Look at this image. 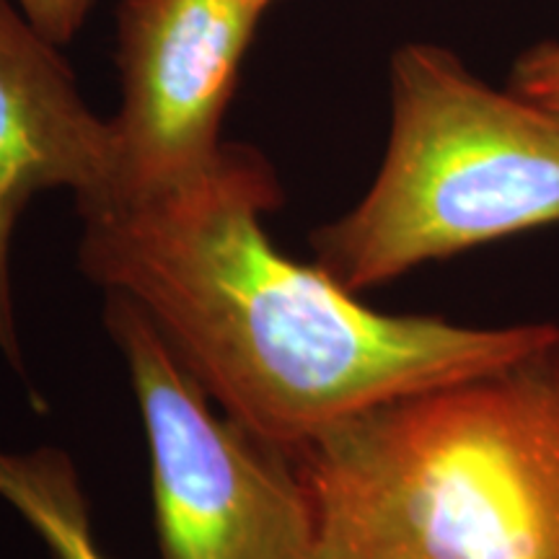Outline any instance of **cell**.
<instances>
[{
	"mask_svg": "<svg viewBox=\"0 0 559 559\" xmlns=\"http://www.w3.org/2000/svg\"><path fill=\"white\" fill-rule=\"evenodd\" d=\"M32 24L55 45H68L81 32L94 0H16Z\"/></svg>",
	"mask_w": 559,
	"mask_h": 559,
	"instance_id": "9",
	"label": "cell"
},
{
	"mask_svg": "<svg viewBox=\"0 0 559 559\" xmlns=\"http://www.w3.org/2000/svg\"><path fill=\"white\" fill-rule=\"evenodd\" d=\"M508 88L559 115V41L534 47L513 66Z\"/></svg>",
	"mask_w": 559,
	"mask_h": 559,
	"instance_id": "8",
	"label": "cell"
},
{
	"mask_svg": "<svg viewBox=\"0 0 559 559\" xmlns=\"http://www.w3.org/2000/svg\"><path fill=\"white\" fill-rule=\"evenodd\" d=\"M104 324L148 436L160 559H319L298 461L218 415L135 300L107 293Z\"/></svg>",
	"mask_w": 559,
	"mask_h": 559,
	"instance_id": "4",
	"label": "cell"
},
{
	"mask_svg": "<svg viewBox=\"0 0 559 559\" xmlns=\"http://www.w3.org/2000/svg\"><path fill=\"white\" fill-rule=\"evenodd\" d=\"M0 500L26 521L52 559H111L96 542L88 498L66 451L0 449Z\"/></svg>",
	"mask_w": 559,
	"mask_h": 559,
	"instance_id": "7",
	"label": "cell"
},
{
	"mask_svg": "<svg viewBox=\"0 0 559 559\" xmlns=\"http://www.w3.org/2000/svg\"><path fill=\"white\" fill-rule=\"evenodd\" d=\"M280 205L270 160L226 143L198 179L83 218L79 264L135 300L228 417L293 459L349 417L559 342L544 321L464 326L370 309L321 264L275 249L262 218Z\"/></svg>",
	"mask_w": 559,
	"mask_h": 559,
	"instance_id": "1",
	"label": "cell"
},
{
	"mask_svg": "<svg viewBox=\"0 0 559 559\" xmlns=\"http://www.w3.org/2000/svg\"><path fill=\"white\" fill-rule=\"evenodd\" d=\"M260 3H262V5H264V9H267V5H270V3H272V0H260Z\"/></svg>",
	"mask_w": 559,
	"mask_h": 559,
	"instance_id": "10",
	"label": "cell"
},
{
	"mask_svg": "<svg viewBox=\"0 0 559 559\" xmlns=\"http://www.w3.org/2000/svg\"><path fill=\"white\" fill-rule=\"evenodd\" d=\"M50 37L16 0H0V355L26 376L13 304V234L41 192L70 190L81 218L115 187V132L81 96Z\"/></svg>",
	"mask_w": 559,
	"mask_h": 559,
	"instance_id": "6",
	"label": "cell"
},
{
	"mask_svg": "<svg viewBox=\"0 0 559 559\" xmlns=\"http://www.w3.org/2000/svg\"><path fill=\"white\" fill-rule=\"evenodd\" d=\"M262 13L260 0H122L115 187L96 213L177 190L218 160L223 117Z\"/></svg>",
	"mask_w": 559,
	"mask_h": 559,
	"instance_id": "5",
	"label": "cell"
},
{
	"mask_svg": "<svg viewBox=\"0 0 559 559\" xmlns=\"http://www.w3.org/2000/svg\"><path fill=\"white\" fill-rule=\"evenodd\" d=\"M296 461L319 559H559V342L349 417Z\"/></svg>",
	"mask_w": 559,
	"mask_h": 559,
	"instance_id": "2",
	"label": "cell"
},
{
	"mask_svg": "<svg viewBox=\"0 0 559 559\" xmlns=\"http://www.w3.org/2000/svg\"><path fill=\"white\" fill-rule=\"evenodd\" d=\"M559 223V115L495 91L432 45L391 60L386 156L358 205L313 230L347 290Z\"/></svg>",
	"mask_w": 559,
	"mask_h": 559,
	"instance_id": "3",
	"label": "cell"
}]
</instances>
